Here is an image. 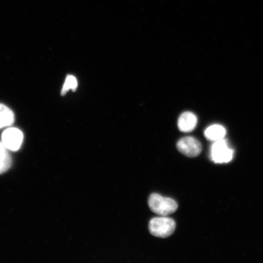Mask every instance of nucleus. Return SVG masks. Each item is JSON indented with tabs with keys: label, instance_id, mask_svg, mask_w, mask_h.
Instances as JSON below:
<instances>
[{
	"label": "nucleus",
	"instance_id": "20e7f679",
	"mask_svg": "<svg viewBox=\"0 0 263 263\" xmlns=\"http://www.w3.org/2000/svg\"><path fill=\"white\" fill-rule=\"evenodd\" d=\"M177 149L189 157H196L202 152V146L198 140L193 137L182 138L177 143Z\"/></svg>",
	"mask_w": 263,
	"mask_h": 263
},
{
	"label": "nucleus",
	"instance_id": "39448f33",
	"mask_svg": "<svg viewBox=\"0 0 263 263\" xmlns=\"http://www.w3.org/2000/svg\"><path fill=\"white\" fill-rule=\"evenodd\" d=\"M24 140V134L17 128L10 127L3 132L2 142L9 151H18Z\"/></svg>",
	"mask_w": 263,
	"mask_h": 263
},
{
	"label": "nucleus",
	"instance_id": "f03ea898",
	"mask_svg": "<svg viewBox=\"0 0 263 263\" xmlns=\"http://www.w3.org/2000/svg\"><path fill=\"white\" fill-rule=\"evenodd\" d=\"M176 227L175 221L166 216L157 217L149 223L151 234L158 238L169 237L175 231Z\"/></svg>",
	"mask_w": 263,
	"mask_h": 263
},
{
	"label": "nucleus",
	"instance_id": "1a4fd4ad",
	"mask_svg": "<svg viewBox=\"0 0 263 263\" xmlns=\"http://www.w3.org/2000/svg\"><path fill=\"white\" fill-rule=\"evenodd\" d=\"M12 163V157L2 141H0V174H4L10 169Z\"/></svg>",
	"mask_w": 263,
	"mask_h": 263
},
{
	"label": "nucleus",
	"instance_id": "9d476101",
	"mask_svg": "<svg viewBox=\"0 0 263 263\" xmlns=\"http://www.w3.org/2000/svg\"><path fill=\"white\" fill-rule=\"evenodd\" d=\"M78 85V81L74 76H67L61 90L62 96H64L69 90L76 91L77 89Z\"/></svg>",
	"mask_w": 263,
	"mask_h": 263
},
{
	"label": "nucleus",
	"instance_id": "f257e3e1",
	"mask_svg": "<svg viewBox=\"0 0 263 263\" xmlns=\"http://www.w3.org/2000/svg\"><path fill=\"white\" fill-rule=\"evenodd\" d=\"M148 205L151 211L162 216H168L178 209V204L175 200L157 193H153L149 196Z\"/></svg>",
	"mask_w": 263,
	"mask_h": 263
},
{
	"label": "nucleus",
	"instance_id": "0eeeda50",
	"mask_svg": "<svg viewBox=\"0 0 263 263\" xmlns=\"http://www.w3.org/2000/svg\"><path fill=\"white\" fill-rule=\"evenodd\" d=\"M205 136L210 141H216L224 139L227 131L226 128L220 124H213L205 131Z\"/></svg>",
	"mask_w": 263,
	"mask_h": 263
},
{
	"label": "nucleus",
	"instance_id": "423d86ee",
	"mask_svg": "<svg viewBox=\"0 0 263 263\" xmlns=\"http://www.w3.org/2000/svg\"><path fill=\"white\" fill-rule=\"evenodd\" d=\"M197 118L195 114L186 111L180 115L177 125L179 129L183 133H190L195 129Z\"/></svg>",
	"mask_w": 263,
	"mask_h": 263
},
{
	"label": "nucleus",
	"instance_id": "7ed1b4c3",
	"mask_svg": "<svg viewBox=\"0 0 263 263\" xmlns=\"http://www.w3.org/2000/svg\"><path fill=\"white\" fill-rule=\"evenodd\" d=\"M211 159L215 163L230 162L233 159V150L224 139L215 141L211 147Z\"/></svg>",
	"mask_w": 263,
	"mask_h": 263
},
{
	"label": "nucleus",
	"instance_id": "6e6552de",
	"mask_svg": "<svg viewBox=\"0 0 263 263\" xmlns=\"http://www.w3.org/2000/svg\"><path fill=\"white\" fill-rule=\"evenodd\" d=\"M15 115L11 109L3 104H0V129L11 126L14 124Z\"/></svg>",
	"mask_w": 263,
	"mask_h": 263
}]
</instances>
